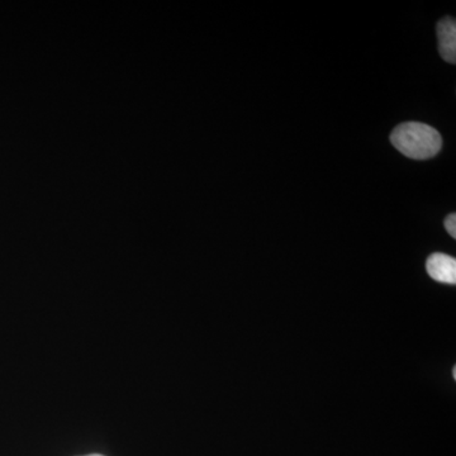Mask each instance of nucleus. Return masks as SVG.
Masks as SVG:
<instances>
[{"instance_id":"nucleus-1","label":"nucleus","mask_w":456,"mask_h":456,"mask_svg":"<svg viewBox=\"0 0 456 456\" xmlns=\"http://www.w3.org/2000/svg\"><path fill=\"white\" fill-rule=\"evenodd\" d=\"M391 141L399 152L415 160L434 158L443 146L439 131L419 122L402 123L392 132Z\"/></svg>"},{"instance_id":"nucleus-2","label":"nucleus","mask_w":456,"mask_h":456,"mask_svg":"<svg viewBox=\"0 0 456 456\" xmlns=\"http://www.w3.org/2000/svg\"><path fill=\"white\" fill-rule=\"evenodd\" d=\"M428 275L440 283H456V260L449 255L436 253L428 257L426 264Z\"/></svg>"},{"instance_id":"nucleus-3","label":"nucleus","mask_w":456,"mask_h":456,"mask_svg":"<svg viewBox=\"0 0 456 456\" xmlns=\"http://www.w3.org/2000/svg\"><path fill=\"white\" fill-rule=\"evenodd\" d=\"M439 53L450 64L456 62V22L454 18L446 17L437 25Z\"/></svg>"},{"instance_id":"nucleus-4","label":"nucleus","mask_w":456,"mask_h":456,"mask_svg":"<svg viewBox=\"0 0 456 456\" xmlns=\"http://www.w3.org/2000/svg\"><path fill=\"white\" fill-rule=\"evenodd\" d=\"M445 228L448 231L449 235L452 237H456V216L455 213H452L446 217L445 220Z\"/></svg>"},{"instance_id":"nucleus-5","label":"nucleus","mask_w":456,"mask_h":456,"mask_svg":"<svg viewBox=\"0 0 456 456\" xmlns=\"http://www.w3.org/2000/svg\"><path fill=\"white\" fill-rule=\"evenodd\" d=\"M452 377L456 378V369L454 368V370H452Z\"/></svg>"},{"instance_id":"nucleus-6","label":"nucleus","mask_w":456,"mask_h":456,"mask_svg":"<svg viewBox=\"0 0 456 456\" xmlns=\"http://www.w3.org/2000/svg\"><path fill=\"white\" fill-rule=\"evenodd\" d=\"M86 456H104V455L92 454V455H86Z\"/></svg>"}]
</instances>
